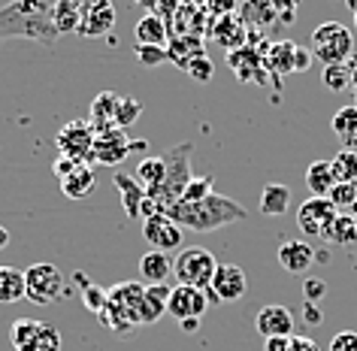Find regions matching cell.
Listing matches in <instances>:
<instances>
[{"label":"cell","instance_id":"20","mask_svg":"<svg viewBox=\"0 0 357 351\" xmlns=\"http://www.w3.org/2000/svg\"><path fill=\"white\" fill-rule=\"evenodd\" d=\"M169 276H173V260H169L167 251L149 248L146 255L139 257V278L146 285H167Z\"/></svg>","mask_w":357,"mask_h":351},{"label":"cell","instance_id":"42","mask_svg":"<svg viewBox=\"0 0 357 351\" xmlns=\"http://www.w3.org/2000/svg\"><path fill=\"white\" fill-rule=\"evenodd\" d=\"M270 6L275 10V15H279L282 24H291L294 19H297V6L300 0H270Z\"/></svg>","mask_w":357,"mask_h":351},{"label":"cell","instance_id":"37","mask_svg":"<svg viewBox=\"0 0 357 351\" xmlns=\"http://www.w3.org/2000/svg\"><path fill=\"white\" fill-rule=\"evenodd\" d=\"M215 182H212V176H194L188 188H185V194H182V200L185 203H194V200H203V197H209L215 188H212Z\"/></svg>","mask_w":357,"mask_h":351},{"label":"cell","instance_id":"18","mask_svg":"<svg viewBox=\"0 0 357 351\" xmlns=\"http://www.w3.org/2000/svg\"><path fill=\"white\" fill-rule=\"evenodd\" d=\"M315 260V248L303 239H288L279 246V264L282 269H288L291 276H303Z\"/></svg>","mask_w":357,"mask_h":351},{"label":"cell","instance_id":"55","mask_svg":"<svg viewBox=\"0 0 357 351\" xmlns=\"http://www.w3.org/2000/svg\"><path fill=\"white\" fill-rule=\"evenodd\" d=\"M345 6H348L351 13H357V0H345Z\"/></svg>","mask_w":357,"mask_h":351},{"label":"cell","instance_id":"53","mask_svg":"<svg viewBox=\"0 0 357 351\" xmlns=\"http://www.w3.org/2000/svg\"><path fill=\"white\" fill-rule=\"evenodd\" d=\"M6 246H10V230H6V227H0V251H3Z\"/></svg>","mask_w":357,"mask_h":351},{"label":"cell","instance_id":"50","mask_svg":"<svg viewBox=\"0 0 357 351\" xmlns=\"http://www.w3.org/2000/svg\"><path fill=\"white\" fill-rule=\"evenodd\" d=\"M178 327H182L185 333H197L200 330V318H185V321H178Z\"/></svg>","mask_w":357,"mask_h":351},{"label":"cell","instance_id":"10","mask_svg":"<svg viewBox=\"0 0 357 351\" xmlns=\"http://www.w3.org/2000/svg\"><path fill=\"white\" fill-rule=\"evenodd\" d=\"M336 206L327 200V197H309L306 203L297 209V227L312 239H321L324 230L330 227V221L336 218Z\"/></svg>","mask_w":357,"mask_h":351},{"label":"cell","instance_id":"31","mask_svg":"<svg viewBox=\"0 0 357 351\" xmlns=\"http://www.w3.org/2000/svg\"><path fill=\"white\" fill-rule=\"evenodd\" d=\"M167 52H169V61H176V64L185 70L194 58L203 55V43L194 37V33H191V37H173V40H169V49Z\"/></svg>","mask_w":357,"mask_h":351},{"label":"cell","instance_id":"39","mask_svg":"<svg viewBox=\"0 0 357 351\" xmlns=\"http://www.w3.org/2000/svg\"><path fill=\"white\" fill-rule=\"evenodd\" d=\"M137 58H139V64H146V67H158V64H164V61H169V52H167V46H139L137 43Z\"/></svg>","mask_w":357,"mask_h":351},{"label":"cell","instance_id":"45","mask_svg":"<svg viewBox=\"0 0 357 351\" xmlns=\"http://www.w3.org/2000/svg\"><path fill=\"white\" fill-rule=\"evenodd\" d=\"M288 351H318V345H315V342H312L309 336H291Z\"/></svg>","mask_w":357,"mask_h":351},{"label":"cell","instance_id":"34","mask_svg":"<svg viewBox=\"0 0 357 351\" xmlns=\"http://www.w3.org/2000/svg\"><path fill=\"white\" fill-rule=\"evenodd\" d=\"M330 170H333L336 185L339 182H357V151H336V158L330 160Z\"/></svg>","mask_w":357,"mask_h":351},{"label":"cell","instance_id":"41","mask_svg":"<svg viewBox=\"0 0 357 351\" xmlns=\"http://www.w3.org/2000/svg\"><path fill=\"white\" fill-rule=\"evenodd\" d=\"M236 0H206L203 10H206L212 19H225V15H236Z\"/></svg>","mask_w":357,"mask_h":351},{"label":"cell","instance_id":"19","mask_svg":"<svg viewBox=\"0 0 357 351\" xmlns=\"http://www.w3.org/2000/svg\"><path fill=\"white\" fill-rule=\"evenodd\" d=\"M239 19H243V24L252 33H266L279 22V15H275V10L270 6V0H243Z\"/></svg>","mask_w":357,"mask_h":351},{"label":"cell","instance_id":"38","mask_svg":"<svg viewBox=\"0 0 357 351\" xmlns=\"http://www.w3.org/2000/svg\"><path fill=\"white\" fill-rule=\"evenodd\" d=\"M82 303H85L88 312L100 315L106 309V303H109V291H106V287H97V285H88L82 291Z\"/></svg>","mask_w":357,"mask_h":351},{"label":"cell","instance_id":"29","mask_svg":"<svg viewBox=\"0 0 357 351\" xmlns=\"http://www.w3.org/2000/svg\"><path fill=\"white\" fill-rule=\"evenodd\" d=\"M306 185H309L312 197H327L333 191L336 179H333V170H330V160H312L306 170Z\"/></svg>","mask_w":357,"mask_h":351},{"label":"cell","instance_id":"3","mask_svg":"<svg viewBox=\"0 0 357 351\" xmlns=\"http://www.w3.org/2000/svg\"><path fill=\"white\" fill-rule=\"evenodd\" d=\"M191 142H178L176 149H169L167 155V173H164V182H160L158 188H149V200L158 206L160 212H167L169 206H176L178 200H182L185 188H188V182L194 179L191 173Z\"/></svg>","mask_w":357,"mask_h":351},{"label":"cell","instance_id":"47","mask_svg":"<svg viewBox=\"0 0 357 351\" xmlns=\"http://www.w3.org/2000/svg\"><path fill=\"white\" fill-rule=\"evenodd\" d=\"M73 167H76V160H70V158L61 155V158L55 160V176H58V182H61V179H64L67 173H73Z\"/></svg>","mask_w":357,"mask_h":351},{"label":"cell","instance_id":"40","mask_svg":"<svg viewBox=\"0 0 357 351\" xmlns=\"http://www.w3.org/2000/svg\"><path fill=\"white\" fill-rule=\"evenodd\" d=\"M185 70H188V76L194 79V82H203V85H206L209 79H212V73H215V67H212V61H209L206 55L194 58V61H191V64L185 67Z\"/></svg>","mask_w":357,"mask_h":351},{"label":"cell","instance_id":"6","mask_svg":"<svg viewBox=\"0 0 357 351\" xmlns=\"http://www.w3.org/2000/svg\"><path fill=\"white\" fill-rule=\"evenodd\" d=\"M10 339L15 351H61V345H64L55 324L40 318H19L10 327Z\"/></svg>","mask_w":357,"mask_h":351},{"label":"cell","instance_id":"12","mask_svg":"<svg viewBox=\"0 0 357 351\" xmlns=\"http://www.w3.org/2000/svg\"><path fill=\"white\" fill-rule=\"evenodd\" d=\"M209 306H212V303H209V294L200 291V287H188V285L169 287V303H167L169 318H176V321L200 318V315L206 312Z\"/></svg>","mask_w":357,"mask_h":351},{"label":"cell","instance_id":"24","mask_svg":"<svg viewBox=\"0 0 357 351\" xmlns=\"http://www.w3.org/2000/svg\"><path fill=\"white\" fill-rule=\"evenodd\" d=\"M28 300V285H24V269L0 267V306H10Z\"/></svg>","mask_w":357,"mask_h":351},{"label":"cell","instance_id":"11","mask_svg":"<svg viewBox=\"0 0 357 351\" xmlns=\"http://www.w3.org/2000/svg\"><path fill=\"white\" fill-rule=\"evenodd\" d=\"M130 155V137L121 128H109L100 130L94 137V149H91V164H103V167H119L124 158Z\"/></svg>","mask_w":357,"mask_h":351},{"label":"cell","instance_id":"5","mask_svg":"<svg viewBox=\"0 0 357 351\" xmlns=\"http://www.w3.org/2000/svg\"><path fill=\"white\" fill-rule=\"evenodd\" d=\"M218 269V260L212 251L206 248H182L173 260V276L178 285H188V287H200V291H206L212 285V276H215Z\"/></svg>","mask_w":357,"mask_h":351},{"label":"cell","instance_id":"30","mask_svg":"<svg viewBox=\"0 0 357 351\" xmlns=\"http://www.w3.org/2000/svg\"><path fill=\"white\" fill-rule=\"evenodd\" d=\"M291 206V188L282 185V182H270L261 191V212L264 215H284Z\"/></svg>","mask_w":357,"mask_h":351},{"label":"cell","instance_id":"49","mask_svg":"<svg viewBox=\"0 0 357 351\" xmlns=\"http://www.w3.org/2000/svg\"><path fill=\"white\" fill-rule=\"evenodd\" d=\"M309 64H312V52H306V49H300V46H297V58H294V70H297V73H303V70H309Z\"/></svg>","mask_w":357,"mask_h":351},{"label":"cell","instance_id":"36","mask_svg":"<svg viewBox=\"0 0 357 351\" xmlns=\"http://www.w3.org/2000/svg\"><path fill=\"white\" fill-rule=\"evenodd\" d=\"M324 88L330 91H345V88H351V73H348V64H330L324 67Z\"/></svg>","mask_w":357,"mask_h":351},{"label":"cell","instance_id":"44","mask_svg":"<svg viewBox=\"0 0 357 351\" xmlns=\"http://www.w3.org/2000/svg\"><path fill=\"white\" fill-rule=\"evenodd\" d=\"M327 351H357V333H354V330H342V333H336Z\"/></svg>","mask_w":357,"mask_h":351},{"label":"cell","instance_id":"52","mask_svg":"<svg viewBox=\"0 0 357 351\" xmlns=\"http://www.w3.org/2000/svg\"><path fill=\"white\" fill-rule=\"evenodd\" d=\"M149 142L146 140H130V151H146Z\"/></svg>","mask_w":357,"mask_h":351},{"label":"cell","instance_id":"48","mask_svg":"<svg viewBox=\"0 0 357 351\" xmlns=\"http://www.w3.org/2000/svg\"><path fill=\"white\" fill-rule=\"evenodd\" d=\"M303 321H306V324H321V321H324L315 303H303Z\"/></svg>","mask_w":357,"mask_h":351},{"label":"cell","instance_id":"58","mask_svg":"<svg viewBox=\"0 0 357 351\" xmlns=\"http://www.w3.org/2000/svg\"><path fill=\"white\" fill-rule=\"evenodd\" d=\"M236 3H243V0H236Z\"/></svg>","mask_w":357,"mask_h":351},{"label":"cell","instance_id":"56","mask_svg":"<svg viewBox=\"0 0 357 351\" xmlns=\"http://www.w3.org/2000/svg\"><path fill=\"white\" fill-rule=\"evenodd\" d=\"M354 28H357V13H354Z\"/></svg>","mask_w":357,"mask_h":351},{"label":"cell","instance_id":"13","mask_svg":"<svg viewBox=\"0 0 357 351\" xmlns=\"http://www.w3.org/2000/svg\"><path fill=\"white\" fill-rule=\"evenodd\" d=\"M115 6L109 0H85V10H82V24H79V37L85 40H97V37H106L112 28H115Z\"/></svg>","mask_w":357,"mask_h":351},{"label":"cell","instance_id":"7","mask_svg":"<svg viewBox=\"0 0 357 351\" xmlns=\"http://www.w3.org/2000/svg\"><path fill=\"white\" fill-rule=\"evenodd\" d=\"M24 285H28V300L37 303V306H49V303H58L67 291V282H64V273L55 267V264H31L24 269Z\"/></svg>","mask_w":357,"mask_h":351},{"label":"cell","instance_id":"2","mask_svg":"<svg viewBox=\"0 0 357 351\" xmlns=\"http://www.w3.org/2000/svg\"><path fill=\"white\" fill-rule=\"evenodd\" d=\"M167 215H169V221H176L182 230H194V233H212L218 227H227V224L245 221L243 206L218 191H212L209 197L194 200V203L178 200L176 206H169Z\"/></svg>","mask_w":357,"mask_h":351},{"label":"cell","instance_id":"26","mask_svg":"<svg viewBox=\"0 0 357 351\" xmlns=\"http://www.w3.org/2000/svg\"><path fill=\"white\" fill-rule=\"evenodd\" d=\"M115 106H119V94L115 91H100L91 103V128L94 133L115 128Z\"/></svg>","mask_w":357,"mask_h":351},{"label":"cell","instance_id":"14","mask_svg":"<svg viewBox=\"0 0 357 351\" xmlns=\"http://www.w3.org/2000/svg\"><path fill=\"white\" fill-rule=\"evenodd\" d=\"M142 239L158 251H169V248L182 246V227L176 221H169L167 212H158V215L142 218Z\"/></svg>","mask_w":357,"mask_h":351},{"label":"cell","instance_id":"4","mask_svg":"<svg viewBox=\"0 0 357 351\" xmlns=\"http://www.w3.org/2000/svg\"><path fill=\"white\" fill-rule=\"evenodd\" d=\"M312 58L321 61L324 67L330 64H348L354 58V33L342 22H324L312 31Z\"/></svg>","mask_w":357,"mask_h":351},{"label":"cell","instance_id":"8","mask_svg":"<svg viewBox=\"0 0 357 351\" xmlns=\"http://www.w3.org/2000/svg\"><path fill=\"white\" fill-rule=\"evenodd\" d=\"M94 128L91 121H67L58 130L55 146L64 158L76 160V164H91V149H94Z\"/></svg>","mask_w":357,"mask_h":351},{"label":"cell","instance_id":"28","mask_svg":"<svg viewBox=\"0 0 357 351\" xmlns=\"http://www.w3.org/2000/svg\"><path fill=\"white\" fill-rule=\"evenodd\" d=\"M321 242H330V246H354L357 242V224H354V215H342L339 212L333 221H330V227L324 230V237Z\"/></svg>","mask_w":357,"mask_h":351},{"label":"cell","instance_id":"33","mask_svg":"<svg viewBox=\"0 0 357 351\" xmlns=\"http://www.w3.org/2000/svg\"><path fill=\"white\" fill-rule=\"evenodd\" d=\"M327 200L336 206V212L357 215V182H339L333 191L327 194Z\"/></svg>","mask_w":357,"mask_h":351},{"label":"cell","instance_id":"21","mask_svg":"<svg viewBox=\"0 0 357 351\" xmlns=\"http://www.w3.org/2000/svg\"><path fill=\"white\" fill-rule=\"evenodd\" d=\"M294 58H297V43L291 40H275L264 49V64L273 70L275 76H291L294 70Z\"/></svg>","mask_w":357,"mask_h":351},{"label":"cell","instance_id":"9","mask_svg":"<svg viewBox=\"0 0 357 351\" xmlns=\"http://www.w3.org/2000/svg\"><path fill=\"white\" fill-rule=\"evenodd\" d=\"M248 291V278H245V269L236 267V264H218L215 276H212V285L206 287L209 294V303H236L243 300Z\"/></svg>","mask_w":357,"mask_h":351},{"label":"cell","instance_id":"22","mask_svg":"<svg viewBox=\"0 0 357 351\" xmlns=\"http://www.w3.org/2000/svg\"><path fill=\"white\" fill-rule=\"evenodd\" d=\"M94 188H97V176H94L91 164H76L73 173H67L61 179V191H64V197H70V200H85Z\"/></svg>","mask_w":357,"mask_h":351},{"label":"cell","instance_id":"51","mask_svg":"<svg viewBox=\"0 0 357 351\" xmlns=\"http://www.w3.org/2000/svg\"><path fill=\"white\" fill-rule=\"evenodd\" d=\"M348 73H351V88H354V94H357V55L348 58Z\"/></svg>","mask_w":357,"mask_h":351},{"label":"cell","instance_id":"35","mask_svg":"<svg viewBox=\"0 0 357 351\" xmlns=\"http://www.w3.org/2000/svg\"><path fill=\"white\" fill-rule=\"evenodd\" d=\"M139 115H142V103L137 100V97H130V94H119V106H115V128H121V130H128L133 128V124L139 121Z\"/></svg>","mask_w":357,"mask_h":351},{"label":"cell","instance_id":"57","mask_svg":"<svg viewBox=\"0 0 357 351\" xmlns=\"http://www.w3.org/2000/svg\"><path fill=\"white\" fill-rule=\"evenodd\" d=\"M354 224H357V215H354Z\"/></svg>","mask_w":357,"mask_h":351},{"label":"cell","instance_id":"54","mask_svg":"<svg viewBox=\"0 0 357 351\" xmlns=\"http://www.w3.org/2000/svg\"><path fill=\"white\" fill-rule=\"evenodd\" d=\"M133 3H137V6H146V10L151 13V10H155V6L160 3V0H133Z\"/></svg>","mask_w":357,"mask_h":351},{"label":"cell","instance_id":"16","mask_svg":"<svg viewBox=\"0 0 357 351\" xmlns=\"http://www.w3.org/2000/svg\"><path fill=\"white\" fill-rule=\"evenodd\" d=\"M112 185L121 191V203L128 218H142V203H146V185L133 173H112Z\"/></svg>","mask_w":357,"mask_h":351},{"label":"cell","instance_id":"15","mask_svg":"<svg viewBox=\"0 0 357 351\" xmlns=\"http://www.w3.org/2000/svg\"><path fill=\"white\" fill-rule=\"evenodd\" d=\"M255 327H257V333H261L264 339L291 336L294 333V312L288 309V306H279V303L264 306V309L257 312V318H255Z\"/></svg>","mask_w":357,"mask_h":351},{"label":"cell","instance_id":"1","mask_svg":"<svg viewBox=\"0 0 357 351\" xmlns=\"http://www.w3.org/2000/svg\"><path fill=\"white\" fill-rule=\"evenodd\" d=\"M58 0H13L0 6V43L3 40H33L43 46H55L61 37L55 28Z\"/></svg>","mask_w":357,"mask_h":351},{"label":"cell","instance_id":"23","mask_svg":"<svg viewBox=\"0 0 357 351\" xmlns=\"http://www.w3.org/2000/svg\"><path fill=\"white\" fill-rule=\"evenodd\" d=\"M167 303H169V287L167 285H146L142 309H139L142 324H158L167 315Z\"/></svg>","mask_w":357,"mask_h":351},{"label":"cell","instance_id":"43","mask_svg":"<svg viewBox=\"0 0 357 351\" xmlns=\"http://www.w3.org/2000/svg\"><path fill=\"white\" fill-rule=\"evenodd\" d=\"M324 294H327L324 278H306V282H303V300L306 303H318Z\"/></svg>","mask_w":357,"mask_h":351},{"label":"cell","instance_id":"17","mask_svg":"<svg viewBox=\"0 0 357 351\" xmlns=\"http://www.w3.org/2000/svg\"><path fill=\"white\" fill-rule=\"evenodd\" d=\"M212 37H215L221 49L236 52L248 43V28L239 15H225V19H212Z\"/></svg>","mask_w":357,"mask_h":351},{"label":"cell","instance_id":"46","mask_svg":"<svg viewBox=\"0 0 357 351\" xmlns=\"http://www.w3.org/2000/svg\"><path fill=\"white\" fill-rule=\"evenodd\" d=\"M291 336H270L264 342V351H288Z\"/></svg>","mask_w":357,"mask_h":351},{"label":"cell","instance_id":"25","mask_svg":"<svg viewBox=\"0 0 357 351\" xmlns=\"http://www.w3.org/2000/svg\"><path fill=\"white\" fill-rule=\"evenodd\" d=\"M333 133L342 149L357 151V103L342 106V110L333 115Z\"/></svg>","mask_w":357,"mask_h":351},{"label":"cell","instance_id":"27","mask_svg":"<svg viewBox=\"0 0 357 351\" xmlns=\"http://www.w3.org/2000/svg\"><path fill=\"white\" fill-rule=\"evenodd\" d=\"M167 22L155 13H146L137 22V43L139 46H167Z\"/></svg>","mask_w":357,"mask_h":351},{"label":"cell","instance_id":"32","mask_svg":"<svg viewBox=\"0 0 357 351\" xmlns=\"http://www.w3.org/2000/svg\"><path fill=\"white\" fill-rule=\"evenodd\" d=\"M164 173H167V158L146 155L137 164V179L146 185V191H149V188H158L160 182H164Z\"/></svg>","mask_w":357,"mask_h":351}]
</instances>
